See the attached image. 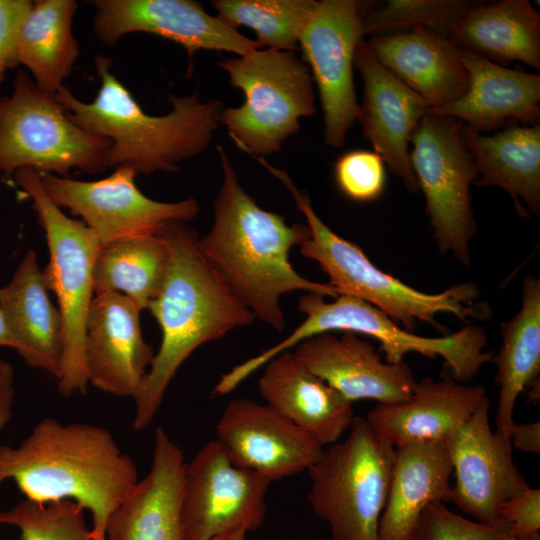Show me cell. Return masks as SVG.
Masks as SVG:
<instances>
[{"label": "cell", "instance_id": "obj_1", "mask_svg": "<svg viewBox=\"0 0 540 540\" xmlns=\"http://www.w3.org/2000/svg\"><path fill=\"white\" fill-rule=\"evenodd\" d=\"M217 152L223 179L213 203V225L199 238L198 248L255 319L282 332L283 295L304 291L335 299L339 293L328 283L304 278L290 263V250L310 237L308 225H288L281 215L259 207L223 147L217 145Z\"/></svg>", "mask_w": 540, "mask_h": 540}, {"label": "cell", "instance_id": "obj_2", "mask_svg": "<svg viewBox=\"0 0 540 540\" xmlns=\"http://www.w3.org/2000/svg\"><path fill=\"white\" fill-rule=\"evenodd\" d=\"M8 480L32 501L78 503L92 515L94 540H106L110 516L139 478L109 430L45 417L18 446H0V486Z\"/></svg>", "mask_w": 540, "mask_h": 540}, {"label": "cell", "instance_id": "obj_3", "mask_svg": "<svg viewBox=\"0 0 540 540\" xmlns=\"http://www.w3.org/2000/svg\"><path fill=\"white\" fill-rule=\"evenodd\" d=\"M160 231L168 242L171 262L159 293L147 309L160 326L162 340L133 398L135 431L152 422L170 382L198 347L256 320L201 254L199 237L191 227L172 221Z\"/></svg>", "mask_w": 540, "mask_h": 540}, {"label": "cell", "instance_id": "obj_4", "mask_svg": "<svg viewBox=\"0 0 540 540\" xmlns=\"http://www.w3.org/2000/svg\"><path fill=\"white\" fill-rule=\"evenodd\" d=\"M95 67L101 85L92 102H82L64 85L55 95L77 126L110 140L108 168L126 166L136 175L177 172L181 162L208 148L220 124V101L201 102L199 91L170 94L171 111L149 115L111 72L109 58L97 56Z\"/></svg>", "mask_w": 540, "mask_h": 540}, {"label": "cell", "instance_id": "obj_5", "mask_svg": "<svg viewBox=\"0 0 540 540\" xmlns=\"http://www.w3.org/2000/svg\"><path fill=\"white\" fill-rule=\"evenodd\" d=\"M260 164L290 191L297 209L306 218L310 237L299 246L301 255L319 265L329 277L328 284L339 295L371 304L409 332L415 331L418 321L442 330L435 321L440 313L453 314L464 322L490 318L488 305L477 302L480 291L472 282L430 294L418 291L376 267L359 246L336 234L321 220L307 192L300 191L286 171L266 160H261Z\"/></svg>", "mask_w": 540, "mask_h": 540}, {"label": "cell", "instance_id": "obj_6", "mask_svg": "<svg viewBox=\"0 0 540 540\" xmlns=\"http://www.w3.org/2000/svg\"><path fill=\"white\" fill-rule=\"evenodd\" d=\"M14 178L32 199L49 249V262L42 275L47 290L57 297L63 324L58 391L63 396L85 394L86 326L95 297L93 267L101 247L95 234L81 220L68 217L51 201L38 171L22 168L15 172Z\"/></svg>", "mask_w": 540, "mask_h": 540}, {"label": "cell", "instance_id": "obj_7", "mask_svg": "<svg viewBox=\"0 0 540 540\" xmlns=\"http://www.w3.org/2000/svg\"><path fill=\"white\" fill-rule=\"evenodd\" d=\"M395 447L355 416L349 434L324 447L308 468L307 501L332 540H380Z\"/></svg>", "mask_w": 540, "mask_h": 540}, {"label": "cell", "instance_id": "obj_8", "mask_svg": "<svg viewBox=\"0 0 540 540\" xmlns=\"http://www.w3.org/2000/svg\"><path fill=\"white\" fill-rule=\"evenodd\" d=\"M218 65L245 96L241 106L222 109L220 123L251 157L278 152L300 119L316 113L310 70L294 52L258 49Z\"/></svg>", "mask_w": 540, "mask_h": 540}, {"label": "cell", "instance_id": "obj_9", "mask_svg": "<svg viewBox=\"0 0 540 540\" xmlns=\"http://www.w3.org/2000/svg\"><path fill=\"white\" fill-rule=\"evenodd\" d=\"M298 309L305 314L304 321L285 339L249 358L250 370H259L277 354L292 350L309 337L334 331H351L377 339L385 362L390 364L403 362L410 352L429 359L442 357L452 378L461 383L470 381L493 357L492 352L483 351L488 339L484 329L477 325H467L440 337L420 336L406 331L371 304L348 295L326 302L322 295L304 293L298 299Z\"/></svg>", "mask_w": 540, "mask_h": 540}, {"label": "cell", "instance_id": "obj_10", "mask_svg": "<svg viewBox=\"0 0 540 540\" xmlns=\"http://www.w3.org/2000/svg\"><path fill=\"white\" fill-rule=\"evenodd\" d=\"M110 140L89 133L67 115L55 94L40 89L23 69L10 96L0 98V172L10 179L22 168L68 177L108 168Z\"/></svg>", "mask_w": 540, "mask_h": 540}, {"label": "cell", "instance_id": "obj_11", "mask_svg": "<svg viewBox=\"0 0 540 540\" xmlns=\"http://www.w3.org/2000/svg\"><path fill=\"white\" fill-rule=\"evenodd\" d=\"M462 127L454 118L428 112L411 137L410 159L439 252L469 266V245L477 231L470 187L478 172Z\"/></svg>", "mask_w": 540, "mask_h": 540}, {"label": "cell", "instance_id": "obj_12", "mask_svg": "<svg viewBox=\"0 0 540 540\" xmlns=\"http://www.w3.org/2000/svg\"><path fill=\"white\" fill-rule=\"evenodd\" d=\"M270 483L237 464L216 438L208 441L185 463L181 513L186 540L259 529Z\"/></svg>", "mask_w": 540, "mask_h": 540}, {"label": "cell", "instance_id": "obj_13", "mask_svg": "<svg viewBox=\"0 0 540 540\" xmlns=\"http://www.w3.org/2000/svg\"><path fill=\"white\" fill-rule=\"evenodd\" d=\"M51 201L68 209L95 234L100 247L126 237L157 233L172 221L187 222L199 213L194 198L160 202L144 195L135 184L129 167L96 181H80L51 173H40Z\"/></svg>", "mask_w": 540, "mask_h": 540}, {"label": "cell", "instance_id": "obj_14", "mask_svg": "<svg viewBox=\"0 0 540 540\" xmlns=\"http://www.w3.org/2000/svg\"><path fill=\"white\" fill-rule=\"evenodd\" d=\"M365 5L356 0H322L299 35L298 45L316 82L324 113V140L339 148L356 120L353 82L356 48L363 39Z\"/></svg>", "mask_w": 540, "mask_h": 540}, {"label": "cell", "instance_id": "obj_15", "mask_svg": "<svg viewBox=\"0 0 540 540\" xmlns=\"http://www.w3.org/2000/svg\"><path fill=\"white\" fill-rule=\"evenodd\" d=\"M93 31L106 45L115 44L132 32H147L182 45L189 61L197 50L228 51L238 56L260 49L256 40L245 37L208 14L192 0H92Z\"/></svg>", "mask_w": 540, "mask_h": 540}, {"label": "cell", "instance_id": "obj_16", "mask_svg": "<svg viewBox=\"0 0 540 540\" xmlns=\"http://www.w3.org/2000/svg\"><path fill=\"white\" fill-rule=\"evenodd\" d=\"M489 398L447 440L455 476L452 502L476 521L498 520V508L529 484L512 458V447L493 431Z\"/></svg>", "mask_w": 540, "mask_h": 540}, {"label": "cell", "instance_id": "obj_17", "mask_svg": "<svg viewBox=\"0 0 540 540\" xmlns=\"http://www.w3.org/2000/svg\"><path fill=\"white\" fill-rule=\"evenodd\" d=\"M216 439L237 464L271 482L307 471L324 448L268 405L245 398L226 405Z\"/></svg>", "mask_w": 540, "mask_h": 540}, {"label": "cell", "instance_id": "obj_18", "mask_svg": "<svg viewBox=\"0 0 540 540\" xmlns=\"http://www.w3.org/2000/svg\"><path fill=\"white\" fill-rule=\"evenodd\" d=\"M354 65L364 82L363 99L356 115L363 135L406 189L417 192L419 185L408 145L429 107L378 62L363 39L356 48Z\"/></svg>", "mask_w": 540, "mask_h": 540}, {"label": "cell", "instance_id": "obj_19", "mask_svg": "<svg viewBox=\"0 0 540 540\" xmlns=\"http://www.w3.org/2000/svg\"><path fill=\"white\" fill-rule=\"evenodd\" d=\"M141 311L118 292L94 297L86 326L88 384L111 395L135 397L155 355L143 337Z\"/></svg>", "mask_w": 540, "mask_h": 540}, {"label": "cell", "instance_id": "obj_20", "mask_svg": "<svg viewBox=\"0 0 540 540\" xmlns=\"http://www.w3.org/2000/svg\"><path fill=\"white\" fill-rule=\"evenodd\" d=\"M293 352L304 365L352 403L375 400L388 404L407 399L415 385L404 361L383 362L373 344L357 333L325 332L298 343Z\"/></svg>", "mask_w": 540, "mask_h": 540}, {"label": "cell", "instance_id": "obj_21", "mask_svg": "<svg viewBox=\"0 0 540 540\" xmlns=\"http://www.w3.org/2000/svg\"><path fill=\"white\" fill-rule=\"evenodd\" d=\"M184 469L181 448L158 428L150 471L110 516L106 540H186L181 513Z\"/></svg>", "mask_w": 540, "mask_h": 540}, {"label": "cell", "instance_id": "obj_22", "mask_svg": "<svg viewBox=\"0 0 540 540\" xmlns=\"http://www.w3.org/2000/svg\"><path fill=\"white\" fill-rule=\"evenodd\" d=\"M486 399L481 385H466L448 377H425L416 382L407 399L378 404L365 419L394 447L446 441Z\"/></svg>", "mask_w": 540, "mask_h": 540}, {"label": "cell", "instance_id": "obj_23", "mask_svg": "<svg viewBox=\"0 0 540 540\" xmlns=\"http://www.w3.org/2000/svg\"><path fill=\"white\" fill-rule=\"evenodd\" d=\"M461 58L469 77L466 93L429 113L454 118L478 133L513 123L539 124V75L496 64L463 48Z\"/></svg>", "mask_w": 540, "mask_h": 540}, {"label": "cell", "instance_id": "obj_24", "mask_svg": "<svg viewBox=\"0 0 540 540\" xmlns=\"http://www.w3.org/2000/svg\"><path fill=\"white\" fill-rule=\"evenodd\" d=\"M258 390L266 405L323 447L338 442L355 418L353 403L311 372L293 350L263 366Z\"/></svg>", "mask_w": 540, "mask_h": 540}, {"label": "cell", "instance_id": "obj_25", "mask_svg": "<svg viewBox=\"0 0 540 540\" xmlns=\"http://www.w3.org/2000/svg\"><path fill=\"white\" fill-rule=\"evenodd\" d=\"M367 44L378 62L417 93L429 110L458 100L468 89L461 48L448 36L414 26L407 33L374 35Z\"/></svg>", "mask_w": 540, "mask_h": 540}, {"label": "cell", "instance_id": "obj_26", "mask_svg": "<svg viewBox=\"0 0 540 540\" xmlns=\"http://www.w3.org/2000/svg\"><path fill=\"white\" fill-rule=\"evenodd\" d=\"M453 474L446 441L395 447L389 490L379 522L380 540H413L424 508L452 502Z\"/></svg>", "mask_w": 540, "mask_h": 540}, {"label": "cell", "instance_id": "obj_27", "mask_svg": "<svg viewBox=\"0 0 540 540\" xmlns=\"http://www.w3.org/2000/svg\"><path fill=\"white\" fill-rule=\"evenodd\" d=\"M0 311L26 364L58 378L62 318L49 299L34 250L26 252L11 281L0 288Z\"/></svg>", "mask_w": 540, "mask_h": 540}, {"label": "cell", "instance_id": "obj_28", "mask_svg": "<svg viewBox=\"0 0 540 540\" xmlns=\"http://www.w3.org/2000/svg\"><path fill=\"white\" fill-rule=\"evenodd\" d=\"M463 138L474 160L477 187L497 186L513 199L520 216L540 213V124L504 127L491 136L463 124Z\"/></svg>", "mask_w": 540, "mask_h": 540}, {"label": "cell", "instance_id": "obj_29", "mask_svg": "<svg viewBox=\"0 0 540 540\" xmlns=\"http://www.w3.org/2000/svg\"><path fill=\"white\" fill-rule=\"evenodd\" d=\"M449 37L496 64L520 61L540 69V14L527 0L471 4Z\"/></svg>", "mask_w": 540, "mask_h": 540}, {"label": "cell", "instance_id": "obj_30", "mask_svg": "<svg viewBox=\"0 0 540 540\" xmlns=\"http://www.w3.org/2000/svg\"><path fill=\"white\" fill-rule=\"evenodd\" d=\"M520 310L501 323L502 345L491 359L496 366L499 387L496 433L509 442L513 412L518 396L535 382L540 373V280L526 276L522 283ZM510 443V442H509Z\"/></svg>", "mask_w": 540, "mask_h": 540}, {"label": "cell", "instance_id": "obj_31", "mask_svg": "<svg viewBox=\"0 0 540 540\" xmlns=\"http://www.w3.org/2000/svg\"><path fill=\"white\" fill-rule=\"evenodd\" d=\"M74 0H38L27 15L19 35L18 61L33 75L43 91L56 94L79 55L72 21Z\"/></svg>", "mask_w": 540, "mask_h": 540}, {"label": "cell", "instance_id": "obj_32", "mask_svg": "<svg viewBox=\"0 0 540 540\" xmlns=\"http://www.w3.org/2000/svg\"><path fill=\"white\" fill-rule=\"evenodd\" d=\"M170 262V248L160 230L114 241L101 247L95 259V296L118 292L147 309L166 279Z\"/></svg>", "mask_w": 540, "mask_h": 540}, {"label": "cell", "instance_id": "obj_33", "mask_svg": "<svg viewBox=\"0 0 540 540\" xmlns=\"http://www.w3.org/2000/svg\"><path fill=\"white\" fill-rule=\"evenodd\" d=\"M314 0H214L217 17L236 29L245 26L268 49L294 52L299 35L310 16Z\"/></svg>", "mask_w": 540, "mask_h": 540}, {"label": "cell", "instance_id": "obj_34", "mask_svg": "<svg viewBox=\"0 0 540 540\" xmlns=\"http://www.w3.org/2000/svg\"><path fill=\"white\" fill-rule=\"evenodd\" d=\"M85 509L71 500L36 502L24 499L0 511V524L20 530V540H94Z\"/></svg>", "mask_w": 540, "mask_h": 540}, {"label": "cell", "instance_id": "obj_35", "mask_svg": "<svg viewBox=\"0 0 540 540\" xmlns=\"http://www.w3.org/2000/svg\"><path fill=\"white\" fill-rule=\"evenodd\" d=\"M471 4L463 0H389L383 7L364 12L362 32L366 35L404 26H421L449 37Z\"/></svg>", "mask_w": 540, "mask_h": 540}, {"label": "cell", "instance_id": "obj_36", "mask_svg": "<svg viewBox=\"0 0 540 540\" xmlns=\"http://www.w3.org/2000/svg\"><path fill=\"white\" fill-rule=\"evenodd\" d=\"M413 540H518L500 519L479 522L463 518L444 503L427 505L416 525Z\"/></svg>", "mask_w": 540, "mask_h": 540}, {"label": "cell", "instance_id": "obj_37", "mask_svg": "<svg viewBox=\"0 0 540 540\" xmlns=\"http://www.w3.org/2000/svg\"><path fill=\"white\" fill-rule=\"evenodd\" d=\"M334 178L339 190L349 199L371 202L384 192L385 162L376 152L351 150L335 161Z\"/></svg>", "mask_w": 540, "mask_h": 540}, {"label": "cell", "instance_id": "obj_38", "mask_svg": "<svg viewBox=\"0 0 540 540\" xmlns=\"http://www.w3.org/2000/svg\"><path fill=\"white\" fill-rule=\"evenodd\" d=\"M498 519L503 521L518 540L539 534L540 489L527 487L505 500L498 508Z\"/></svg>", "mask_w": 540, "mask_h": 540}, {"label": "cell", "instance_id": "obj_39", "mask_svg": "<svg viewBox=\"0 0 540 540\" xmlns=\"http://www.w3.org/2000/svg\"><path fill=\"white\" fill-rule=\"evenodd\" d=\"M30 0H0V65L17 68L22 25L33 7Z\"/></svg>", "mask_w": 540, "mask_h": 540}, {"label": "cell", "instance_id": "obj_40", "mask_svg": "<svg viewBox=\"0 0 540 540\" xmlns=\"http://www.w3.org/2000/svg\"><path fill=\"white\" fill-rule=\"evenodd\" d=\"M512 448L533 454L540 453V422L514 423L509 433Z\"/></svg>", "mask_w": 540, "mask_h": 540}, {"label": "cell", "instance_id": "obj_41", "mask_svg": "<svg viewBox=\"0 0 540 540\" xmlns=\"http://www.w3.org/2000/svg\"><path fill=\"white\" fill-rule=\"evenodd\" d=\"M14 369L0 359V431L8 424L14 406Z\"/></svg>", "mask_w": 540, "mask_h": 540}, {"label": "cell", "instance_id": "obj_42", "mask_svg": "<svg viewBox=\"0 0 540 540\" xmlns=\"http://www.w3.org/2000/svg\"><path fill=\"white\" fill-rule=\"evenodd\" d=\"M0 346H8L16 348L15 341L12 337L9 328L5 322L2 312L0 311Z\"/></svg>", "mask_w": 540, "mask_h": 540}, {"label": "cell", "instance_id": "obj_43", "mask_svg": "<svg viewBox=\"0 0 540 540\" xmlns=\"http://www.w3.org/2000/svg\"><path fill=\"white\" fill-rule=\"evenodd\" d=\"M247 532L245 530H237L230 533H226L209 540H246Z\"/></svg>", "mask_w": 540, "mask_h": 540}, {"label": "cell", "instance_id": "obj_44", "mask_svg": "<svg viewBox=\"0 0 540 540\" xmlns=\"http://www.w3.org/2000/svg\"><path fill=\"white\" fill-rule=\"evenodd\" d=\"M6 70L7 69L4 66L0 65V83L5 79Z\"/></svg>", "mask_w": 540, "mask_h": 540}, {"label": "cell", "instance_id": "obj_45", "mask_svg": "<svg viewBox=\"0 0 540 540\" xmlns=\"http://www.w3.org/2000/svg\"><path fill=\"white\" fill-rule=\"evenodd\" d=\"M527 540H540V535H539V534H536V535L530 537V538L527 539Z\"/></svg>", "mask_w": 540, "mask_h": 540}]
</instances>
